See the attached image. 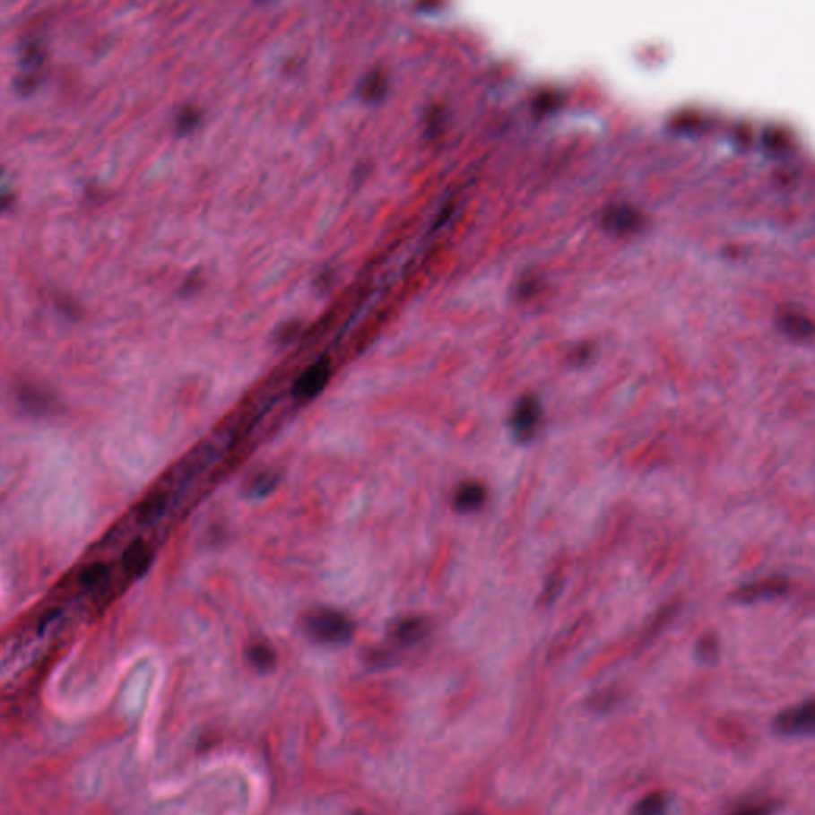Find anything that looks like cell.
<instances>
[{
    "label": "cell",
    "instance_id": "1",
    "mask_svg": "<svg viewBox=\"0 0 815 815\" xmlns=\"http://www.w3.org/2000/svg\"><path fill=\"white\" fill-rule=\"evenodd\" d=\"M303 628L309 637L326 646L346 644L354 634V623L338 610H311L303 618Z\"/></svg>",
    "mask_w": 815,
    "mask_h": 815
},
{
    "label": "cell",
    "instance_id": "2",
    "mask_svg": "<svg viewBox=\"0 0 815 815\" xmlns=\"http://www.w3.org/2000/svg\"><path fill=\"white\" fill-rule=\"evenodd\" d=\"M776 730L785 736H804L812 733L815 726L814 702L809 701L798 707L784 712L776 720Z\"/></svg>",
    "mask_w": 815,
    "mask_h": 815
},
{
    "label": "cell",
    "instance_id": "3",
    "mask_svg": "<svg viewBox=\"0 0 815 815\" xmlns=\"http://www.w3.org/2000/svg\"><path fill=\"white\" fill-rule=\"evenodd\" d=\"M542 418V406L535 397H525L519 400L513 416H511V430L518 440L525 441L531 438L535 429L539 426Z\"/></svg>",
    "mask_w": 815,
    "mask_h": 815
},
{
    "label": "cell",
    "instance_id": "4",
    "mask_svg": "<svg viewBox=\"0 0 815 815\" xmlns=\"http://www.w3.org/2000/svg\"><path fill=\"white\" fill-rule=\"evenodd\" d=\"M328 379H330V362L326 359H322L319 362L311 365L303 375L298 377L293 392L297 397L305 398V400L317 397L320 392L325 389Z\"/></svg>",
    "mask_w": 815,
    "mask_h": 815
},
{
    "label": "cell",
    "instance_id": "5",
    "mask_svg": "<svg viewBox=\"0 0 815 815\" xmlns=\"http://www.w3.org/2000/svg\"><path fill=\"white\" fill-rule=\"evenodd\" d=\"M603 223L611 233H634L642 227V215L629 204H615L603 212Z\"/></svg>",
    "mask_w": 815,
    "mask_h": 815
},
{
    "label": "cell",
    "instance_id": "6",
    "mask_svg": "<svg viewBox=\"0 0 815 815\" xmlns=\"http://www.w3.org/2000/svg\"><path fill=\"white\" fill-rule=\"evenodd\" d=\"M486 502V488L476 481L464 482L454 494V508L461 513L480 510Z\"/></svg>",
    "mask_w": 815,
    "mask_h": 815
},
{
    "label": "cell",
    "instance_id": "7",
    "mask_svg": "<svg viewBox=\"0 0 815 815\" xmlns=\"http://www.w3.org/2000/svg\"><path fill=\"white\" fill-rule=\"evenodd\" d=\"M427 621L421 617H404L397 620L390 628V636L400 644H414L427 634Z\"/></svg>",
    "mask_w": 815,
    "mask_h": 815
},
{
    "label": "cell",
    "instance_id": "8",
    "mask_svg": "<svg viewBox=\"0 0 815 815\" xmlns=\"http://www.w3.org/2000/svg\"><path fill=\"white\" fill-rule=\"evenodd\" d=\"M779 325L784 330V334L794 340H806L812 334V322L802 312L790 311V309L782 312Z\"/></svg>",
    "mask_w": 815,
    "mask_h": 815
},
{
    "label": "cell",
    "instance_id": "9",
    "mask_svg": "<svg viewBox=\"0 0 815 815\" xmlns=\"http://www.w3.org/2000/svg\"><path fill=\"white\" fill-rule=\"evenodd\" d=\"M150 566V551L143 540L129 545L123 556V568L131 575H143Z\"/></svg>",
    "mask_w": 815,
    "mask_h": 815
},
{
    "label": "cell",
    "instance_id": "10",
    "mask_svg": "<svg viewBox=\"0 0 815 815\" xmlns=\"http://www.w3.org/2000/svg\"><path fill=\"white\" fill-rule=\"evenodd\" d=\"M787 591V582L782 578H771L759 585H749L739 591V597L742 601H755V599H763L767 595H779Z\"/></svg>",
    "mask_w": 815,
    "mask_h": 815
},
{
    "label": "cell",
    "instance_id": "11",
    "mask_svg": "<svg viewBox=\"0 0 815 815\" xmlns=\"http://www.w3.org/2000/svg\"><path fill=\"white\" fill-rule=\"evenodd\" d=\"M277 476L273 472H262L254 476L246 488V494L250 499H263L270 496L273 490H276Z\"/></svg>",
    "mask_w": 815,
    "mask_h": 815
},
{
    "label": "cell",
    "instance_id": "12",
    "mask_svg": "<svg viewBox=\"0 0 815 815\" xmlns=\"http://www.w3.org/2000/svg\"><path fill=\"white\" fill-rule=\"evenodd\" d=\"M669 800L663 793H652L642 798L632 808L631 815H666Z\"/></svg>",
    "mask_w": 815,
    "mask_h": 815
},
{
    "label": "cell",
    "instance_id": "13",
    "mask_svg": "<svg viewBox=\"0 0 815 815\" xmlns=\"http://www.w3.org/2000/svg\"><path fill=\"white\" fill-rule=\"evenodd\" d=\"M248 661L258 671H270L276 663V655L268 644L256 642L248 646Z\"/></svg>",
    "mask_w": 815,
    "mask_h": 815
},
{
    "label": "cell",
    "instance_id": "14",
    "mask_svg": "<svg viewBox=\"0 0 815 815\" xmlns=\"http://www.w3.org/2000/svg\"><path fill=\"white\" fill-rule=\"evenodd\" d=\"M168 505V497L164 492H153L150 494L145 500H143V505H141V511H139V516L143 519V521H153V519L161 516L164 508Z\"/></svg>",
    "mask_w": 815,
    "mask_h": 815
},
{
    "label": "cell",
    "instance_id": "15",
    "mask_svg": "<svg viewBox=\"0 0 815 815\" xmlns=\"http://www.w3.org/2000/svg\"><path fill=\"white\" fill-rule=\"evenodd\" d=\"M365 88H367V90L363 91L365 92V96H367V98H369V100H375V98H377V94L383 91V77H377V75H375V77L369 78L368 82H367V85H365Z\"/></svg>",
    "mask_w": 815,
    "mask_h": 815
},
{
    "label": "cell",
    "instance_id": "16",
    "mask_svg": "<svg viewBox=\"0 0 815 815\" xmlns=\"http://www.w3.org/2000/svg\"><path fill=\"white\" fill-rule=\"evenodd\" d=\"M767 145L773 150H780L782 147L787 145V137L782 133V131H769V137H767Z\"/></svg>",
    "mask_w": 815,
    "mask_h": 815
},
{
    "label": "cell",
    "instance_id": "17",
    "mask_svg": "<svg viewBox=\"0 0 815 815\" xmlns=\"http://www.w3.org/2000/svg\"><path fill=\"white\" fill-rule=\"evenodd\" d=\"M196 121H198V114L193 112V110H188V112L180 115L178 126L182 131H188V129H192L196 125Z\"/></svg>",
    "mask_w": 815,
    "mask_h": 815
},
{
    "label": "cell",
    "instance_id": "18",
    "mask_svg": "<svg viewBox=\"0 0 815 815\" xmlns=\"http://www.w3.org/2000/svg\"><path fill=\"white\" fill-rule=\"evenodd\" d=\"M731 815H771V809L767 806H747Z\"/></svg>",
    "mask_w": 815,
    "mask_h": 815
},
{
    "label": "cell",
    "instance_id": "19",
    "mask_svg": "<svg viewBox=\"0 0 815 815\" xmlns=\"http://www.w3.org/2000/svg\"><path fill=\"white\" fill-rule=\"evenodd\" d=\"M102 575H104V566H94V568H88L83 574V582L92 585L100 580Z\"/></svg>",
    "mask_w": 815,
    "mask_h": 815
}]
</instances>
